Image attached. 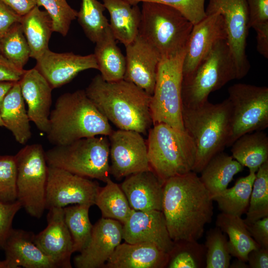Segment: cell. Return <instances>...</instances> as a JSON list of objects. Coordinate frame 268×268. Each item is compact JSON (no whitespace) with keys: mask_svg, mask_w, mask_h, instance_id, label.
<instances>
[{"mask_svg":"<svg viewBox=\"0 0 268 268\" xmlns=\"http://www.w3.org/2000/svg\"><path fill=\"white\" fill-rule=\"evenodd\" d=\"M213 200L197 173L192 171L164 183L162 211L174 241H198L211 222Z\"/></svg>","mask_w":268,"mask_h":268,"instance_id":"1","label":"cell"},{"mask_svg":"<svg viewBox=\"0 0 268 268\" xmlns=\"http://www.w3.org/2000/svg\"><path fill=\"white\" fill-rule=\"evenodd\" d=\"M85 91L109 122L119 129L145 134L153 125L151 96L132 82L124 79L108 82L97 74Z\"/></svg>","mask_w":268,"mask_h":268,"instance_id":"2","label":"cell"},{"mask_svg":"<svg viewBox=\"0 0 268 268\" xmlns=\"http://www.w3.org/2000/svg\"><path fill=\"white\" fill-rule=\"evenodd\" d=\"M113 131L85 90H78L57 98L50 112L46 134L49 142L59 145L84 137L109 136Z\"/></svg>","mask_w":268,"mask_h":268,"instance_id":"3","label":"cell"},{"mask_svg":"<svg viewBox=\"0 0 268 268\" xmlns=\"http://www.w3.org/2000/svg\"><path fill=\"white\" fill-rule=\"evenodd\" d=\"M231 107L228 98L212 104L208 101L195 107L182 106L184 130L196 149L193 171L200 173L208 162L227 145L231 130Z\"/></svg>","mask_w":268,"mask_h":268,"instance_id":"4","label":"cell"},{"mask_svg":"<svg viewBox=\"0 0 268 268\" xmlns=\"http://www.w3.org/2000/svg\"><path fill=\"white\" fill-rule=\"evenodd\" d=\"M153 126L148 131L146 142L152 170L164 182L193 171L196 149L186 131L164 123Z\"/></svg>","mask_w":268,"mask_h":268,"instance_id":"5","label":"cell"},{"mask_svg":"<svg viewBox=\"0 0 268 268\" xmlns=\"http://www.w3.org/2000/svg\"><path fill=\"white\" fill-rule=\"evenodd\" d=\"M142 3L138 35L161 57L185 50L194 25L172 7L151 1Z\"/></svg>","mask_w":268,"mask_h":268,"instance_id":"6","label":"cell"},{"mask_svg":"<svg viewBox=\"0 0 268 268\" xmlns=\"http://www.w3.org/2000/svg\"><path fill=\"white\" fill-rule=\"evenodd\" d=\"M237 79L235 64L227 40L217 42L191 73L183 76L182 106L195 107L208 101L210 93Z\"/></svg>","mask_w":268,"mask_h":268,"instance_id":"7","label":"cell"},{"mask_svg":"<svg viewBox=\"0 0 268 268\" xmlns=\"http://www.w3.org/2000/svg\"><path fill=\"white\" fill-rule=\"evenodd\" d=\"M109 141L105 135L84 137L45 152L48 166L105 183L110 178Z\"/></svg>","mask_w":268,"mask_h":268,"instance_id":"8","label":"cell"},{"mask_svg":"<svg viewBox=\"0 0 268 268\" xmlns=\"http://www.w3.org/2000/svg\"><path fill=\"white\" fill-rule=\"evenodd\" d=\"M185 52L186 49L160 59L150 102L153 125L164 123L175 129L185 131L182 117L181 88Z\"/></svg>","mask_w":268,"mask_h":268,"instance_id":"9","label":"cell"},{"mask_svg":"<svg viewBox=\"0 0 268 268\" xmlns=\"http://www.w3.org/2000/svg\"><path fill=\"white\" fill-rule=\"evenodd\" d=\"M17 200L27 213L40 218L45 207L48 164L42 145H27L14 155Z\"/></svg>","mask_w":268,"mask_h":268,"instance_id":"10","label":"cell"},{"mask_svg":"<svg viewBox=\"0 0 268 268\" xmlns=\"http://www.w3.org/2000/svg\"><path fill=\"white\" fill-rule=\"evenodd\" d=\"M231 107V130L227 147L240 136L268 127V88L236 83L228 89Z\"/></svg>","mask_w":268,"mask_h":268,"instance_id":"11","label":"cell"},{"mask_svg":"<svg viewBox=\"0 0 268 268\" xmlns=\"http://www.w3.org/2000/svg\"><path fill=\"white\" fill-rule=\"evenodd\" d=\"M218 12L223 17L227 41L236 66L237 79L245 77L250 68L246 54L249 11L246 0H208L206 15Z\"/></svg>","mask_w":268,"mask_h":268,"instance_id":"12","label":"cell"},{"mask_svg":"<svg viewBox=\"0 0 268 268\" xmlns=\"http://www.w3.org/2000/svg\"><path fill=\"white\" fill-rule=\"evenodd\" d=\"M100 187L97 182L89 178L48 166L46 209L64 208L71 204L93 205Z\"/></svg>","mask_w":268,"mask_h":268,"instance_id":"13","label":"cell"},{"mask_svg":"<svg viewBox=\"0 0 268 268\" xmlns=\"http://www.w3.org/2000/svg\"><path fill=\"white\" fill-rule=\"evenodd\" d=\"M109 141L110 175L117 180L140 172L152 170L147 147L141 134L119 129L108 136Z\"/></svg>","mask_w":268,"mask_h":268,"instance_id":"14","label":"cell"},{"mask_svg":"<svg viewBox=\"0 0 268 268\" xmlns=\"http://www.w3.org/2000/svg\"><path fill=\"white\" fill-rule=\"evenodd\" d=\"M123 239V224L104 217L93 226L86 247L73 259L77 268H100L104 266Z\"/></svg>","mask_w":268,"mask_h":268,"instance_id":"15","label":"cell"},{"mask_svg":"<svg viewBox=\"0 0 268 268\" xmlns=\"http://www.w3.org/2000/svg\"><path fill=\"white\" fill-rule=\"evenodd\" d=\"M124 80L132 82L152 96L161 57L157 51L139 35L125 46Z\"/></svg>","mask_w":268,"mask_h":268,"instance_id":"16","label":"cell"},{"mask_svg":"<svg viewBox=\"0 0 268 268\" xmlns=\"http://www.w3.org/2000/svg\"><path fill=\"white\" fill-rule=\"evenodd\" d=\"M123 239L130 244L151 243L168 254L174 245L164 214L160 210L132 209L123 224Z\"/></svg>","mask_w":268,"mask_h":268,"instance_id":"17","label":"cell"},{"mask_svg":"<svg viewBox=\"0 0 268 268\" xmlns=\"http://www.w3.org/2000/svg\"><path fill=\"white\" fill-rule=\"evenodd\" d=\"M48 210L47 226L38 234L34 235V243L58 268H71L73 242L65 223L64 208L53 207Z\"/></svg>","mask_w":268,"mask_h":268,"instance_id":"18","label":"cell"},{"mask_svg":"<svg viewBox=\"0 0 268 268\" xmlns=\"http://www.w3.org/2000/svg\"><path fill=\"white\" fill-rule=\"evenodd\" d=\"M224 19L218 12L206 16L193 25L186 47L183 76L193 72L211 50L222 40H227Z\"/></svg>","mask_w":268,"mask_h":268,"instance_id":"19","label":"cell"},{"mask_svg":"<svg viewBox=\"0 0 268 268\" xmlns=\"http://www.w3.org/2000/svg\"><path fill=\"white\" fill-rule=\"evenodd\" d=\"M34 67L53 89L68 83L82 71L98 68L94 54L82 56L72 52L56 53L50 49L36 60Z\"/></svg>","mask_w":268,"mask_h":268,"instance_id":"20","label":"cell"},{"mask_svg":"<svg viewBox=\"0 0 268 268\" xmlns=\"http://www.w3.org/2000/svg\"><path fill=\"white\" fill-rule=\"evenodd\" d=\"M21 92L27 105V114L41 132L47 133L53 89L44 76L35 67L25 70L18 81Z\"/></svg>","mask_w":268,"mask_h":268,"instance_id":"21","label":"cell"},{"mask_svg":"<svg viewBox=\"0 0 268 268\" xmlns=\"http://www.w3.org/2000/svg\"><path fill=\"white\" fill-rule=\"evenodd\" d=\"M164 183L150 170L126 177L120 186L132 209L162 211Z\"/></svg>","mask_w":268,"mask_h":268,"instance_id":"22","label":"cell"},{"mask_svg":"<svg viewBox=\"0 0 268 268\" xmlns=\"http://www.w3.org/2000/svg\"><path fill=\"white\" fill-rule=\"evenodd\" d=\"M34 235L22 229H11L1 247L9 268H58L34 243Z\"/></svg>","mask_w":268,"mask_h":268,"instance_id":"23","label":"cell"},{"mask_svg":"<svg viewBox=\"0 0 268 268\" xmlns=\"http://www.w3.org/2000/svg\"><path fill=\"white\" fill-rule=\"evenodd\" d=\"M169 255L148 243H120L106 262L107 268H164Z\"/></svg>","mask_w":268,"mask_h":268,"instance_id":"24","label":"cell"},{"mask_svg":"<svg viewBox=\"0 0 268 268\" xmlns=\"http://www.w3.org/2000/svg\"><path fill=\"white\" fill-rule=\"evenodd\" d=\"M24 102L19 83L15 82L4 97L0 109L4 127L10 131L16 141L21 144H26L32 134Z\"/></svg>","mask_w":268,"mask_h":268,"instance_id":"25","label":"cell"},{"mask_svg":"<svg viewBox=\"0 0 268 268\" xmlns=\"http://www.w3.org/2000/svg\"><path fill=\"white\" fill-rule=\"evenodd\" d=\"M110 16V28L116 40L125 46L137 36L140 9L124 0H101Z\"/></svg>","mask_w":268,"mask_h":268,"instance_id":"26","label":"cell"},{"mask_svg":"<svg viewBox=\"0 0 268 268\" xmlns=\"http://www.w3.org/2000/svg\"><path fill=\"white\" fill-rule=\"evenodd\" d=\"M20 24L30 51V58L36 61L49 49L54 32L52 19L45 10L35 6L21 16Z\"/></svg>","mask_w":268,"mask_h":268,"instance_id":"27","label":"cell"},{"mask_svg":"<svg viewBox=\"0 0 268 268\" xmlns=\"http://www.w3.org/2000/svg\"><path fill=\"white\" fill-rule=\"evenodd\" d=\"M110 27L96 43L93 53L100 75L105 81L114 82L124 79L126 58L117 46Z\"/></svg>","mask_w":268,"mask_h":268,"instance_id":"28","label":"cell"},{"mask_svg":"<svg viewBox=\"0 0 268 268\" xmlns=\"http://www.w3.org/2000/svg\"><path fill=\"white\" fill-rule=\"evenodd\" d=\"M243 168L232 156L222 151L208 162L199 177L212 198L227 189L234 176Z\"/></svg>","mask_w":268,"mask_h":268,"instance_id":"29","label":"cell"},{"mask_svg":"<svg viewBox=\"0 0 268 268\" xmlns=\"http://www.w3.org/2000/svg\"><path fill=\"white\" fill-rule=\"evenodd\" d=\"M233 158L243 167L256 172L268 161V137L263 131L245 134L231 145Z\"/></svg>","mask_w":268,"mask_h":268,"instance_id":"30","label":"cell"},{"mask_svg":"<svg viewBox=\"0 0 268 268\" xmlns=\"http://www.w3.org/2000/svg\"><path fill=\"white\" fill-rule=\"evenodd\" d=\"M215 224L228 235L230 254L237 259L247 262L248 254L260 247L251 236L241 216L221 212L217 215Z\"/></svg>","mask_w":268,"mask_h":268,"instance_id":"31","label":"cell"},{"mask_svg":"<svg viewBox=\"0 0 268 268\" xmlns=\"http://www.w3.org/2000/svg\"><path fill=\"white\" fill-rule=\"evenodd\" d=\"M255 177L256 172L249 170V174L238 179L232 187L211 198L221 212L239 216L246 213Z\"/></svg>","mask_w":268,"mask_h":268,"instance_id":"32","label":"cell"},{"mask_svg":"<svg viewBox=\"0 0 268 268\" xmlns=\"http://www.w3.org/2000/svg\"><path fill=\"white\" fill-rule=\"evenodd\" d=\"M95 204L100 210L102 217L116 220L122 224L127 221L132 210L120 185L110 178L107 180L104 187L99 188Z\"/></svg>","mask_w":268,"mask_h":268,"instance_id":"33","label":"cell"},{"mask_svg":"<svg viewBox=\"0 0 268 268\" xmlns=\"http://www.w3.org/2000/svg\"><path fill=\"white\" fill-rule=\"evenodd\" d=\"M90 204H76L64 207L65 223L70 233L73 253L80 252L88 244L93 226L89 217Z\"/></svg>","mask_w":268,"mask_h":268,"instance_id":"34","label":"cell"},{"mask_svg":"<svg viewBox=\"0 0 268 268\" xmlns=\"http://www.w3.org/2000/svg\"><path fill=\"white\" fill-rule=\"evenodd\" d=\"M106 9L98 0H81L76 18L86 37L96 43L103 36L109 22L104 15Z\"/></svg>","mask_w":268,"mask_h":268,"instance_id":"35","label":"cell"},{"mask_svg":"<svg viewBox=\"0 0 268 268\" xmlns=\"http://www.w3.org/2000/svg\"><path fill=\"white\" fill-rule=\"evenodd\" d=\"M0 54L20 69L30 58V51L20 22L16 23L0 38Z\"/></svg>","mask_w":268,"mask_h":268,"instance_id":"36","label":"cell"},{"mask_svg":"<svg viewBox=\"0 0 268 268\" xmlns=\"http://www.w3.org/2000/svg\"><path fill=\"white\" fill-rule=\"evenodd\" d=\"M205 247L198 241L181 240L174 242L169 253V268L205 267Z\"/></svg>","mask_w":268,"mask_h":268,"instance_id":"37","label":"cell"},{"mask_svg":"<svg viewBox=\"0 0 268 268\" xmlns=\"http://www.w3.org/2000/svg\"><path fill=\"white\" fill-rule=\"evenodd\" d=\"M268 216V161L258 169L253 183L245 222Z\"/></svg>","mask_w":268,"mask_h":268,"instance_id":"38","label":"cell"},{"mask_svg":"<svg viewBox=\"0 0 268 268\" xmlns=\"http://www.w3.org/2000/svg\"><path fill=\"white\" fill-rule=\"evenodd\" d=\"M250 28L257 33V49L268 58V0H246Z\"/></svg>","mask_w":268,"mask_h":268,"instance_id":"39","label":"cell"},{"mask_svg":"<svg viewBox=\"0 0 268 268\" xmlns=\"http://www.w3.org/2000/svg\"><path fill=\"white\" fill-rule=\"evenodd\" d=\"M206 268H228L231 255L228 240L220 229L216 227L206 233L205 242Z\"/></svg>","mask_w":268,"mask_h":268,"instance_id":"40","label":"cell"},{"mask_svg":"<svg viewBox=\"0 0 268 268\" xmlns=\"http://www.w3.org/2000/svg\"><path fill=\"white\" fill-rule=\"evenodd\" d=\"M37 6L43 7L51 17L54 32L67 36L71 23L76 18L77 11L67 0H36Z\"/></svg>","mask_w":268,"mask_h":268,"instance_id":"41","label":"cell"},{"mask_svg":"<svg viewBox=\"0 0 268 268\" xmlns=\"http://www.w3.org/2000/svg\"><path fill=\"white\" fill-rule=\"evenodd\" d=\"M16 163L14 155H0V201L17 200Z\"/></svg>","mask_w":268,"mask_h":268,"instance_id":"42","label":"cell"},{"mask_svg":"<svg viewBox=\"0 0 268 268\" xmlns=\"http://www.w3.org/2000/svg\"><path fill=\"white\" fill-rule=\"evenodd\" d=\"M132 5L139 2L151 1L164 4L180 11L193 25L206 16L205 0H124Z\"/></svg>","mask_w":268,"mask_h":268,"instance_id":"43","label":"cell"},{"mask_svg":"<svg viewBox=\"0 0 268 268\" xmlns=\"http://www.w3.org/2000/svg\"><path fill=\"white\" fill-rule=\"evenodd\" d=\"M22 208L20 202L16 200L11 203L0 201V248L12 229V224L16 213Z\"/></svg>","mask_w":268,"mask_h":268,"instance_id":"44","label":"cell"},{"mask_svg":"<svg viewBox=\"0 0 268 268\" xmlns=\"http://www.w3.org/2000/svg\"><path fill=\"white\" fill-rule=\"evenodd\" d=\"M245 223L248 231L255 242L261 247L268 248V216L252 222H245Z\"/></svg>","mask_w":268,"mask_h":268,"instance_id":"45","label":"cell"},{"mask_svg":"<svg viewBox=\"0 0 268 268\" xmlns=\"http://www.w3.org/2000/svg\"><path fill=\"white\" fill-rule=\"evenodd\" d=\"M21 16L0 0V37L16 23L20 22Z\"/></svg>","mask_w":268,"mask_h":268,"instance_id":"46","label":"cell"},{"mask_svg":"<svg viewBox=\"0 0 268 268\" xmlns=\"http://www.w3.org/2000/svg\"><path fill=\"white\" fill-rule=\"evenodd\" d=\"M25 69H20L0 54V81L17 82Z\"/></svg>","mask_w":268,"mask_h":268,"instance_id":"47","label":"cell"},{"mask_svg":"<svg viewBox=\"0 0 268 268\" xmlns=\"http://www.w3.org/2000/svg\"><path fill=\"white\" fill-rule=\"evenodd\" d=\"M249 268H268V248L260 247L248 255L247 261Z\"/></svg>","mask_w":268,"mask_h":268,"instance_id":"48","label":"cell"},{"mask_svg":"<svg viewBox=\"0 0 268 268\" xmlns=\"http://www.w3.org/2000/svg\"><path fill=\"white\" fill-rule=\"evenodd\" d=\"M20 16L29 12L37 5L36 0H1Z\"/></svg>","mask_w":268,"mask_h":268,"instance_id":"49","label":"cell"},{"mask_svg":"<svg viewBox=\"0 0 268 268\" xmlns=\"http://www.w3.org/2000/svg\"><path fill=\"white\" fill-rule=\"evenodd\" d=\"M14 82L12 81H0V109L4 99L7 93L12 87Z\"/></svg>","mask_w":268,"mask_h":268,"instance_id":"50","label":"cell"},{"mask_svg":"<svg viewBox=\"0 0 268 268\" xmlns=\"http://www.w3.org/2000/svg\"><path fill=\"white\" fill-rule=\"evenodd\" d=\"M230 268H249L247 262L237 259L230 265Z\"/></svg>","mask_w":268,"mask_h":268,"instance_id":"51","label":"cell"},{"mask_svg":"<svg viewBox=\"0 0 268 268\" xmlns=\"http://www.w3.org/2000/svg\"><path fill=\"white\" fill-rule=\"evenodd\" d=\"M0 127H4V124H3L2 120L1 119L0 117Z\"/></svg>","mask_w":268,"mask_h":268,"instance_id":"52","label":"cell"},{"mask_svg":"<svg viewBox=\"0 0 268 268\" xmlns=\"http://www.w3.org/2000/svg\"></svg>","mask_w":268,"mask_h":268,"instance_id":"53","label":"cell"}]
</instances>
